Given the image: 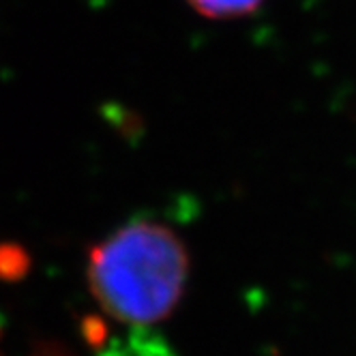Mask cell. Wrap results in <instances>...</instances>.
<instances>
[{
	"instance_id": "obj_1",
	"label": "cell",
	"mask_w": 356,
	"mask_h": 356,
	"mask_svg": "<svg viewBox=\"0 0 356 356\" xmlns=\"http://www.w3.org/2000/svg\"><path fill=\"white\" fill-rule=\"evenodd\" d=\"M88 290L110 320L148 328L165 322L189 282V251L170 225L129 221L92 247Z\"/></svg>"
},
{
	"instance_id": "obj_2",
	"label": "cell",
	"mask_w": 356,
	"mask_h": 356,
	"mask_svg": "<svg viewBox=\"0 0 356 356\" xmlns=\"http://www.w3.org/2000/svg\"><path fill=\"white\" fill-rule=\"evenodd\" d=\"M191 9L209 19H236L256 13L264 0H187Z\"/></svg>"
}]
</instances>
